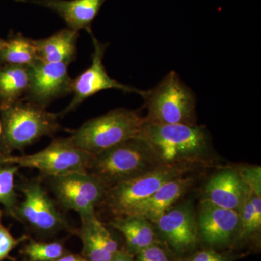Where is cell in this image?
Here are the masks:
<instances>
[{
	"mask_svg": "<svg viewBox=\"0 0 261 261\" xmlns=\"http://www.w3.org/2000/svg\"><path fill=\"white\" fill-rule=\"evenodd\" d=\"M192 165H161L152 171L132 179L121 182L106 192L102 203L115 218L125 217L135 206L173 178L186 174Z\"/></svg>",
	"mask_w": 261,
	"mask_h": 261,
	"instance_id": "8992f818",
	"label": "cell"
},
{
	"mask_svg": "<svg viewBox=\"0 0 261 261\" xmlns=\"http://www.w3.org/2000/svg\"><path fill=\"white\" fill-rule=\"evenodd\" d=\"M240 240L252 238L260 232L261 228V196L247 190L246 197L240 210Z\"/></svg>",
	"mask_w": 261,
	"mask_h": 261,
	"instance_id": "7402d4cb",
	"label": "cell"
},
{
	"mask_svg": "<svg viewBox=\"0 0 261 261\" xmlns=\"http://www.w3.org/2000/svg\"><path fill=\"white\" fill-rule=\"evenodd\" d=\"M248 187L236 168H227L215 173L206 184L204 200L223 208L239 211Z\"/></svg>",
	"mask_w": 261,
	"mask_h": 261,
	"instance_id": "9a60e30c",
	"label": "cell"
},
{
	"mask_svg": "<svg viewBox=\"0 0 261 261\" xmlns=\"http://www.w3.org/2000/svg\"><path fill=\"white\" fill-rule=\"evenodd\" d=\"M145 122L138 111L119 108L86 122L70 139L76 147L96 155L138 137Z\"/></svg>",
	"mask_w": 261,
	"mask_h": 261,
	"instance_id": "3957f363",
	"label": "cell"
},
{
	"mask_svg": "<svg viewBox=\"0 0 261 261\" xmlns=\"http://www.w3.org/2000/svg\"><path fill=\"white\" fill-rule=\"evenodd\" d=\"M159 237L175 252L185 254L197 246V216L191 201L173 206L154 224Z\"/></svg>",
	"mask_w": 261,
	"mask_h": 261,
	"instance_id": "8fae6325",
	"label": "cell"
},
{
	"mask_svg": "<svg viewBox=\"0 0 261 261\" xmlns=\"http://www.w3.org/2000/svg\"><path fill=\"white\" fill-rule=\"evenodd\" d=\"M10 156L9 154L7 153L0 152V166L10 165L9 161Z\"/></svg>",
	"mask_w": 261,
	"mask_h": 261,
	"instance_id": "4dcf8cb0",
	"label": "cell"
},
{
	"mask_svg": "<svg viewBox=\"0 0 261 261\" xmlns=\"http://www.w3.org/2000/svg\"><path fill=\"white\" fill-rule=\"evenodd\" d=\"M145 121L157 124L195 125L196 98L175 71L168 73L153 88L144 91Z\"/></svg>",
	"mask_w": 261,
	"mask_h": 261,
	"instance_id": "277c9868",
	"label": "cell"
},
{
	"mask_svg": "<svg viewBox=\"0 0 261 261\" xmlns=\"http://www.w3.org/2000/svg\"><path fill=\"white\" fill-rule=\"evenodd\" d=\"M5 44V41L0 38V50H1V49H3V47H4Z\"/></svg>",
	"mask_w": 261,
	"mask_h": 261,
	"instance_id": "1f68e13d",
	"label": "cell"
},
{
	"mask_svg": "<svg viewBox=\"0 0 261 261\" xmlns=\"http://www.w3.org/2000/svg\"><path fill=\"white\" fill-rule=\"evenodd\" d=\"M28 261H56L65 255L63 245L57 242L44 243L31 240L24 248Z\"/></svg>",
	"mask_w": 261,
	"mask_h": 261,
	"instance_id": "cb8c5ba5",
	"label": "cell"
},
{
	"mask_svg": "<svg viewBox=\"0 0 261 261\" xmlns=\"http://www.w3.org/2000/svg\"><path fill=\"white\" fill-rule=\"evenodd\" d=\"M79 236L82 255L89 261H111L119 250L118 242L98 219L82 221Z\"/></svg>",
	"mask_w": 261,
	"mask_h": 261,
	"instance_id": "e0dca14e",
	"label": "cell"
},
{
	"mask_svg": "<svg viewBox=\"0 0 261 261\" xmlns=\"http://www.w3.org/2000/svg\"><path fill=\"white\" fill-rule=\"evenodd\" d=\"M56 261H89L87 259L83 256H80V255H64L62 256L61 258L58 259Z\"/></svg>",
	"mask_w": 261,
	"mask_h": 261,
	"instance_id": "f546056e",
	"label": "cell"
},
{
	"mask_svg": "<svg viewBox=\"0 0 261 261\" xmlns=\"http://www.w3.org/2000/svg\"><path fill=\"white\" fill-rule=\"evenodd\" d=\"M51 190L65 208L74 211L82 221L97 219L95 208L102 203L107 187L89 172L50 178Z\"/></svg>",
	"mask_w": 261,
	"mask_h": 261,
	"instance_id": "ba28073f",
	"label": "cell"
},
{
	"mask_svg": "<svg viewBox=\"0 0 261 261\" xmlns=\"http://www.w3.org/2000/svg\"><path fill=\"white\" fill-rule=\"evenodd\" d=\"M2 132H3V126H2L1 123H0V136L2 135Z\"/></svg>",
	"mask_w": 261,
	"mask_h": 261,
	"instance_id": "d6a6232c",
	"label": "cell"
},
{
	"mask_svg": "<svg viewBox=\"0 0 261 261\" xmlns=\"http://www.w3.org/2000/svg\"><path fill=\"white\" fill-rule=\"evenodd\" d=\"M30 81L29 66L4 65L0 67L1 108L18 102L27 93Z\"/></svg>",
	"mask_w": 261,
	"mask_h": 261,
	"instance_id": "ffe728a7",
	"label": "cell"
},
{
	"mask_svg": "<svg viewBox=\"0 0 261 261\" xmlns=\"http://www.w3.org/2000/svg\"><path fill=\"white\" fill-rule=\"evenodd\" d=\"M111 261H135V260L134 259L133 255L128 253L126 250H119Z\"/></svg>",
	"mask_w": 261,
	"mask_h": 261,
	"instance_id": "f1b7e54d",
	"label": "cell"
},
{
	"mask_svg": "<svg viewBox=\"0 0 261 261\" xmlns=\"http://www.w3.org/2000/svg\"><path fill=\"white\" fill-rule=\"evenodd\" d=\"M180 261H231V260L224 254L211 250L195 252L191 256L182 259Z\"/></svg>",
	"mask_w": 261,
	"mask_h": 261,
	"instance_id": "83f0119b",
	"label": "cell"
},
{
	"mask_svg": "<svg viewBox=\"0 0 261 261\" xmlns=\"http://www.w3.org/2000/svg\"><path fill=\"white\" fill-rule=\"evenodd\" d=\"M138 137L145 140L161 165L206 162L212 145L205 127L186 124H157L145 121Z\"/></svg>",
	"mask_w": 261,
	"mask_h": 261,
	"instance_id": "6da1fadb",
	"label": "cell"
},
{
	"mask_svg": "<svg viewBox=\"0 0 261 261\" xmlns=\"http://www.w3.org/2000/svg\"><path fill=\"white\" fill-rule=\"evenodd\" d=\"M22 192L23 200L17 206L16 216L34 231L48 235L68 228L66 220L40 183H25Z\"/></svg>",
	"mask_w": 261,
	"mask_h": 261,
	"instance_id": "9c48e42d",
	"label": "cell"
},
{
	"mask_svg": "<svg viewBox=\"0 0 261 261\" xmlns=\"http://www.w3.org/2000/svg\"><path fill=\"white\" fill-rule=\"evenodd\" d=\"M45 7L58 13L68 28L92 32V23L106 0H17Z\"/></svg>",
	"mask_w": 261,
	"mask_h": 261,
	"instance_id": "2e32d148",
	"label": "cell"
},
{
	"mask_svg": "<svg viewBox=\"0 0 261 261\" xmlns=\"http://www.w3.org/2000/svg\"><path fill=\"white\" fill-rule=\"evenodd\" d=\"M3 212L0 211V261L9 257L10 252L19 244L23 242L27 237H22L19 239L14 238L9 230L3 224Z\"/></svg>",
	"mask_w": 261,
	"mask_h": 261,
	"instance_id": "484cf974",
	"label": "cell"
},
{
	"mask_svg": "<svg viewBox=\"0 0 261 261\" xmlns=\"http://www.w3.org/2000/svg\"><path fill=\"white\" fill-rule=\"evenodd\" d=\"M161 165L148 144L137 137L94 155L87 172L109 189Z\"/></svg>",
	"mask_w": 261,
	"mask_h": 261,
	"instance_id": "7a4b0ae2",
	"label": "cell"
},
{
	"mask_svg": "<svg viewBox=\"0 0 261 261\" xmlns=\"http://www.w3.org/2000/svg\"><path fill=\"white\" fill-rule=\"evenodd\" d=\"M89 34L92 37L94 45L92 64L76 79L73 80L72 93H73V98L68 107L61 113L63 116L73 111L87 98L106 89H118L128 93L140 94L141 96L144 92L143 90L122 84L109 76L103 64V58L107 44L99 42L94 37L93 33Z\"/></svg>",
	"mask_w": 261,
	"mask_h": 261,
	"instance_id": "30bf717a",
	"label": "cell"
},
{
	"mask_svg": "<svg viewBox=\"0 0 261 261\" xmlns=\"http://www.w3.org/2000/svg\"><path fill=\"white\" fill-rule=\"evenodd\" d=\"M111 226L123 235L126 243V251L137 255L153 244L159 243V235L154 224L139 216L114 218Z\"/></svg>",
	"mask_w": 261,
	"mask_h": 261,
	"instance_id": "d6986e66",
	"label": "cell"
},
{
	"mask_svg": "<svg viewBox=\"0 0 261 261\" xmlns=\"http://www.w3.org/2000/svg\"><path fill=\"white\" fill-rule=\"evenodd\" d=\"M94 154L76 147L70 137L58 138L36 153L10 156V165L39 170L49 177L73 173L87 172Z\"/></svg>",
	"mask_w": 261,
	"mask_h": 261,
	"instance_id": "52a82bcc",
	"label": "cell"
},
{
	"mask_svg": "<svg viewBox=\"0 0 261 261\" xmlns=\"http://www.w3.org/2000/svg\"><path fill=\"white\" fill-rule=\"evenodd\" d=\"M239 176L252 192L261 196V168L260 166H245L236 168Z\"/></svg>",
	"mask_w": 261,
	"mask_h": 261,
	"instance_id": "d4e9b609",
	"label": "cell"
},
{
	"mask_svg": "<svg viewBox=\"0 0 261 261\" xmlns=\"http://www.w3.org/2000/svg\"><path fill=\"white\" fill-rule=\"evenodd\" d=\"M195 178L186 176H178L162 185L153 195L135 206L126 216H139L155 224L166 211L176 205L193 185Z\"/></svg>",
	"mask_w": 261,
	"mask_h": 261,
	"instance_id": "5bb4252c",
	"label": "cell"
},
{
	"mask_svg": "<svg viewBox=\"0 0 261 261\" xmlns=\"http://www.w3.org/2000/svg\"><path fill=\"white\" fill-rule=\"evenodd\" d=\"M19 168L17 165L0 166V204L14 217H16L18 206L15 176Z\"/></svg>",
	"mask_w": 261,
	"mask_h": 261,
	"instance_id": "603a6c76",
	"label": "cell"
},
{
	"mask_svg": "<svg viewBox=\"0 0 261 261\" xmlns=\"http://www.w3.org/2000/svg\"><path fill=\"white\" fill-rule=\"evenodd\" d=\"M135 261H171L166 249L161 243H156L139 252Z\"/></svg>",
	"mask_w": 261,
	"mask_h": 261,
	"instance_id": "4316f807",
	"label": "cell"
},
{
	"mask_svg": "<svg viewBox=\"0 0 261 261\" xmlns=\"http://www.w3.org/2000/svg\"><path fill=\"white\" fill-rule=\"evenodd\" d=\"M68 65L39 60L29 65V102L46 108L57 98L72 93L73 80L68 74Z\"/></svg>",
	"mask_w": 261,
	"mask_h": 261,
	"instance_id": "7c38bea8",
	"label": "cell"
},
{
	"mask_svg": "<svg viewBox=\"0 0 261 261\" xmlns=\"http://www.w3.org/2000/svg\"><path fill=\"white\" fill-rule=\"evenodd\" d=\"M79 36V32L68 28L44 39H34L38 59L45 63L70 64L76 57Z\"/></svg>",
	"mask_w": 261,
	"mask_h": 261,
	"instance_id": "ac0fdd59",
	"label": "cell"
},
{
	"mask_svg": "<svg viewBox=\"0 0 261 261\" xmlns=\"http://www.w3.org/2000/svg\"><path fill=\"white\" fill-rule=\"evenodd\" d=\"M199 240L212 246H224L238 238V211L223 208L202 200L197 216Z\"/></svg>",
	"mask_w": 261,
	"mask_h": 261,
	"instance_id": "4fadbf2b",
	"label": "cell"
},
{
	"mask_svg": "<svg viewBox=\"0 0 261 261\" xmlns=\"http://www.w3.org/2000/svg\"><path fill=\"white\" fill-rule=\"evenodd\" d=\"M37 48L34 39L18 34L5 41L0 50V62L5 65L29 66L37 61Z\"/></svg>",
	"mask_w": 261,
	"mask_h": 261,
	"instance_id": "44dd1931",
	"label": "cell"
},
{
	"mask_svg": "<svg viewBox=\"0 0 261 261\" xmlns=\"http://www.w3.org/2000/svg\"><path fill=\"white\" fill-rule=\"evenodd\" d=\"M3 144L8 152L23 150L44 136L54 135L59 128L58 115L32 102H18L1 108Z\"/></svg>",
	"mask_w": 261,
	"mask_h": 261,
	"instance_id": "5b68a950",
	"label": "cell"
}]
</instances>
